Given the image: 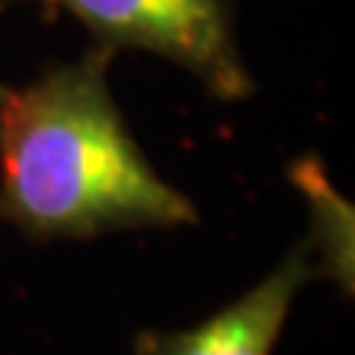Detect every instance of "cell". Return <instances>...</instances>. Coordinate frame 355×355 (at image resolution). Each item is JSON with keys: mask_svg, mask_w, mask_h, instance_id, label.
Segmentation results:
<instances>
[{"mask_svg": "<svg viewBox=\"0 0 355 355\" xmlns=\"http://www.w3.org/2000/svg\"><path fill=\"white\" fill-rule=\"evenodd\" d=\"M317 275L314 254L308 240H302L252 291L198 326L139 331L133 338V355H272L296 296Z\"/></svg>", "mask_w": 355, "mask_h": 355, "instance_id": "3957f363", "label": "cell"}, {"mask_svg": "<svg viewBox=\"0 0 355 355\" xmlns=\"http://www.w3.org/2000/svg\"><path fill=\"white\" fill-rule=\"evenodd\" d=\"M92 33L101 48H133L190 71L219 101L254 92L231 0H44Z\"/></svg>", "mask_w": 355, "mask_h": 355, "instance_id": "7a4b0ae2", "label": "cell"}, {"mask_svg": "<svg viewBox=\"0 0 355 355\" xmlns=\"http://www.w3.org/2000/svg\"><path fill=\"white\" fill-rule=\"evenodd\" d=\"M110 48L12 89L0 116V219L30 240L196 225L198 207L142 154L110 89Z\"/></svg>", "mask_w": 355, "mask_h": 355, "instance_id": "6da1fadb", "label": "cell"}, {"mask_svg": "<svg viewBox=\"0 0 355 355\" xmlns=\"http://www.w3.org/2000/svg\"><path fill=\"white\" fill-rule=\"evenodd\" d=\"M291 181L302 193L308 214H311V234L305 237L311 254H314L317 272L326 279H335L340 287L352 293V231L355 214L343 193L331 184L323 160L299 157L291 163Z\"/></svg>", "mask_w": 355, "mask_h": 355, "instance_id": "277c9868", "label": "cell"}, {"mask_svg": "<svg viewBox=\"0 0 355 355\" xmlns=\"http://www.w3.org/2000/svg\"><path fill=\"white\" fill-rule=\"evenodd\" d=\"M9 92H12V89H9L3 80H0V116H3V107H6V101H9Z\"/></svg>", "mask_w": 355, "mask_h": 355, "instance_id": "5b68a950", "label": "cell"}]
</instances>
